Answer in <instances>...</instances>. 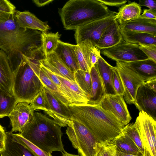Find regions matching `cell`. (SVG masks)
I'll list each match as a JSON object with an SVG mask.
<instances>
[{"mask_svg": "<svg viewBox=\"0 0 156 156\" xmlns=\"http://www.w3.org/2000/svg\"><path fill=\"white\" fill-rule=\"evenodd\" d=\"M16 11L15 6L9 1L0 0V24L7 20Z\"/></svg>", "mask_w": 156, "mask_h": 156, "instance_id": "d590c367", "label": "cell"}, {"mask_svg": "<svg viewBox=\"0 0 156 156\" xmlns=\"http://www.w3.org/2000/svg\"><path fill=\"white\" fill-rule=\"evenodd\" d=\"M75 82L80 88L87 94L89 100L92 90V82L89 72L78 70L74 73Z\"/></svg>", "mask_w": 156, "mask_h": 156, "instance_id": "d6a6232c", "label": "cell"}, {"mask_svg": "<svg viewBox=\"0 0 156 156\" xmlns=\"http://www.w3.org/2000/svg\"><path fill=\"white\" fill-rule=\"evenodd\" d=\"M115 12L98 0H70L58 12L64 28L74 30Z\"/></svg>", "mask_w": 156, "mask_h": 156, "instance_id": "277c9868", "label": "cell"}, {"mask_svg": "<svg viewBox=\"0 0 156 156\" xmlns=\"http://www.w3.org/2000/svg\"><path fill=\"white\" fill-rule=\"evenodd\" d=\"M62 156H80L79 155H76L75 154H72L66 152L65 153L62 154Z\"/></svg>", "mask_w": 156, "mask_h": 156, "instance_id": "f907efd6", "label": "cell"}, {"mask_svg": "<svg viewBox=\"0 0 156 156\" xmlns=\"http://www.w3.org/2000/svg\"><path fill=\"white\" fill-rule=\"evenodd\" d=\"M115 156H145L142 155H137L126 154L116 150Z\"/></svg>", "mask_w": 156, "mask_h": 156, "instance_id": "681fc988", "label": "cell"}, {"mask_svg": "<svg viewBox=\"0 0 156 156\" xmlns=\"http://www.w3.org/2000/svg\"><path fill=\"white\" fill-rule=\"evenodd\" d=\"M61 127L47 115L34 112L32 119L19 134L47 153L59 151L63 154L66 151Z\"/></svg>", "mask_w": 156, "mask_h": 156, "instance_id": "3957f363", "label": "cell"}, {"mask_svg": "<svg viewBox=\"0 0 156 156\" xmlns=\"http://www.w3.org/2000/svg\"><path fill=\"white\" fill-rule=\"evenodd\" d=\"M145 81L156 77V62L148 58L129 62H122Z\"/></svg>", "mask_w": 156, "mask_h": 156, "instance_id": "d6986e66", "label": "cell"}, {"mask_svg": "<svg viewBox=\"0 0 156 156\" xmlns=\"http://www.w3.org/2000/svg\"><path fill=\"white\" fill-rule=\"evenodd\" d=\"M6 137V132L0 124V152L3 151L5 148Z\"/></svg>", "mask_w": 156, "mask_h": 156, "instance_id": "bcb514c9", "label": "cell"}, {"mask_svg": "<svg viewBox=\"0 0 156 156\" xmlns=\"http://www.w3.org/2000/svg\"><path fill=\"white\" fill-rule=\"evenodd\" d=\"M14 16L19 26L23 28L47 32L50 29L47 23L38 19L29 11L21 12L16 10Z\"/></svg>", "mask_w": 156, "mask_h": 156, "instance_id": "2e32d148", "label": "cell"}, {"mask_svg": "<svg viewBox=\"0 0 156 156\" xmlns=\"http://www.w3.org/2000/svg\"><path fill=\"white\" fill-rule=\"evenodd\" d=\"M141 12V7L138 3L130 2L121 6L115 16V19L120 25L138 17Z\"/></svg>", "mask_w": 156, "mask_h": 156, "instance_id": "484cf974", "label": "cell"}, {"mask_svg": "<svg viewBox=\"0 0 156 156\" xmlns=\"http://www.w3.org/2000/svg\"><path fill=\"white\" fill-rule=\"evenodd\" d=\"M76 45L59 40L54 52L74 73L79 69L75 52Z\"/></svg>", "mask_w": 156, "mask_h": 156, "instance_id": "e0dca14e", "label": "cell"}, {"mask_svg": "<svg viewBox=\"0 0 156 156\" xmlns=\"http://www.w3.org/2000/svg\"><path fill=\"white\" fill-rule=\"evenodd\" d=\"M116 13L115 12L95 20L76 29L74 37L76 44L89 40L95 46L104 32L115 20Z\"/></svg>", "mask_w": 156, "mask_h": 156, "instance_id": "ba28073f", "label": "cell"}, {"mask_svg": "<svg viewBox=\"0 0 156 156\" xmlns=\"http://www.w3.org/2000/svg\"><path fill=\"white\" fill-rule=\"evenodd\" d=\"M18 103L13 94L0 86V118L8 116Z\"/></svg>", "mask_w": 156, "mask_h": 156, "instance_id": "f1b7e54d", "label": "cell"}, {"mask_svg": "<svg viewBox=\"0 0 156 156\" xmlns=\"http://www.w3.org/2000/svg\"><path fill=\"white\" fill-rule=\"evenodd\" d=\"M68 106L72 120L85 126L98 143H110L122 133L125 126L112 113L98 105L86 104Z\"/></svg>", "mask_w": 156, "mask_h": 156, "instance_id": "7a4b0ae2", "label": "cell"}, {"mask_svg": "<svg viewBox=\"0 0 156 156\" xmlns=\"http://www.w3.org/2000/svg\"><path fill=\"white\" fill-rule=\"evenodd\" d=\"M90 74L92 82L91 97L87 104L98 105L106 95L104 86L98 71L94 65L91 69Z\"/></svg>", "mask_w": 156, "mask_h": 156, "instance_id": "cb8c5ba5", "label": "cell"}, {"mask_svg": "<svg viewBox=\"0 0 156 156\" xmlns=\"http://www.w3.org/2000/svg\"><path fill=\"white\" fill-rule=\"evenodd\" d=\"M122 39L134 44H156V35L145 32L121 30Z\"/></svg>", "mask_w": 156, "mask_h": 156, "instance_id": "d4e9b609", "label": "cell"}, {"mask_svg": "<svg viewBox=\"0 0 156 156\" xmlns=\"http://www.w3.org/2000/svg\"><path fill=\"white\" fill-rule=\"evenodd\" d=\"M55 75L69 88L72 93L76 105L87 104L89 101L88 97L75 82L69 80L60 76Z\"/></svg>", "mask_w": 156, "mask_h": 156, "instance_id": "4dcf8cb0", "label": "cell"}, {"mask_svg": "<svg viewBox=\"0 0 156 156\" xmlns=\"http://www.w3.org/2000/svg\"><path fill=\"white\" fill-rule=\"evenodd\" d=\"M140 49L148 58L156 62V44H138Z\"/></svg>", "mask_w": 156, "mask_h": 156, "instance_id": "b9f144b4", "label": "cell"}, {"mask_svg": "<svg viewBox=\"0 0 156 156\" xmlns=\"http://www.w3.org/2000/svg\"><path fill=\"white\" fill-rule=\"evenodd\" d=\"M134 104L140 112H145L156 120V91L144 82L138 87Z\"/></svg>", "mask_w": 156, "mask_h": 156, "instance_id": "4fadbf2b", "label": "cell"}, {"mask_svg": "<svg viewBox=\"0 0 156 156\" xmlns=\"http://www.w3.org/2000/svg\"><path fill=\"white\" fill-rule=\"evenodd\" d=\"M30 105L34 112L37 110H42L43 112L45 111V101L42 90L31 101Z\"/></svg>", "mask_w": 156, "mask_h": 156, "instance_id": "60d3db41", "label": "cell"}, {"mask_svg": "<svg viewBox=\"0 0 156 156\" xmlns=\"http://www.w3.org/2000/svg\"><path fill=\"white\" fill-rule=\"evenodd\" d=\"M95 66L101 79L106 94H116L113 83L112 73L114 67L109 64L101 56Z\"/></svg>", "mask_w": 156, "mask_h": 156, "instance_id": "44dd1931", "label": "cell"}, {"mask_svg": "<svg viewBox=\"0 0 156 156\" xmlns=\"http://www.w3.org/2000/svg\"><path fill=\"white\" fill-rule=\"evenodd\" d=\"M40 65L38 61L21 58L13 73V92L18 103L30 104L42 90L44 86L37 74Z\"/></svg>", "mask_w": 156, "mask_h": 156, "instance_id": "5b68a950", "label": "cell"}, {"mask_svg": "<svg viewBox=\"0 0 156 156\" xmlns=\"http://www.w3.org/2000/svg\"><path fill=\"white\" fill-rule=\"evenodd\" d=\"M116 147V150L129 154L141 155L135 143L127 134L122 132L111 142Z\"/></svg>", "mask_w": 156, "mask_h": 156, "instance_id": "4316f807", "label": "cell"}, {"mask_svg": "<svg viewBox=\"0 0 156 156\" xmlns=\"http://www.w3.org/2000/svg\"><path fill=\"white\" fill-rule=\"evenodd\" d=\"M116 149L112 143H99V148L96 156H115Z\"/></svg>", "mask_w": 156, "mask_h": 156, "instance_id": "74e56055", "label": "cell"}, {"mask_svg": "<svg viewBox=\"0 0 156 156\" xmlns=\"http://www.w3.org/2000/svg\"><path fill=\"white\" fill-rule=\"evenodd\" d=\"M113 83L117 94L123 96L124 89L122 81L117 69L114 67L112 73Z\"/></svg>", "mask_w": 156, "mask_h": 156, "instance_id": "ab89813d", "label": "cell"}, {"mask_svg": "<svg viewBox=\"0 0 156 156\" xmlns=\"http://www.w3.org/2000/svg\"><path fill=\"white\" fill-rule=\"evenodd\" d=\"M5 147L0 152L1 156H36L14 137L12 132H6Z\"/></svg>", "mask_w": 156, "mask_h": 156, "instance_id": "ffe728a7", "label": "cell"}, {"mask_svg": "<svg viewBox=\"0 0 156 156\" xmlns=\"http://www.w3.org/2000/svg\"><path fill=\"white\" fill-rule=\"evenodd\" d=\"M122 132L130 137L138 147L141 155L147 156L135 122L133 124H128L125 126Z\"/></svg>", "mask_w": 156, "mask_h": 156, "instance_id": "836d02e7", "label": "cell"}, {"mask_svg": "<svg viewBox=\"0 0 156 156\" xmlns=\"http://www.w3.org/2000/svg\"><path fill=\"white\" fill-rule=\"evenodd\" d=\"M37 74L44 87L48 90L59 101L66 106L72 105L68 99L43 72L41 67V65Z\"/></svg>", "mask_w": 156, "mask_h": 156, "instance_id": "83f0119b", "label": "cell"}, {"mask_svg": "<svg viewBox=\"0 0 156 156\" xmlns=\"http://www.w3.org/2000/svg\"><path fill=\"white\" fill-rule=\"evenodd\" d=\"M115 67L123 83L124 99L128 104H134L137 89L145 81L122 62H116Z\"/></svg>", "mask_w": 156, "mask_h": 156, "instance_id": "8fae6325", "label": "cell"}, {"mask_svg": "<svg viewBox=\"0 0 156 156\" xmlns=\"http://www.w3.org/2000/svg\"><path fill=\"white\" fill-rule=\"evenodd\" d=\"M61 35L55 33L42 32V48L45 58L54 52Z\"/></svg>", "mask_w": 156, "mask_h": 156, "instance_id": "1f68e13d", "label": "cell"}, {"mask_svg": "<svg viewBox=\"0 0 156 156\" xmlns=\"http://www.w3.org/2000/svg\"><path fill=\"white\" fill-rule=\"evenodd\" d=\"M122 39L120 25L115 20L104 32L95 46L100 50L109 48L118 44Z\"/></svg>", "mask_w": 156, "mask_h": 156, "instance_id": "ac0fdd59", "label": "cell"}, {"mask_svg": "<svg viewBox=\"0 0 156 156\" xmlns=\"http://www.w3.org/2000/svg\"><path fill=\"white\" fill-rule=\"evenodd\" d=\"M42 90L45 107L44 112L61 127L67 126L72 120L71 113L68 106L62 104L44 87Z\"/></svg>", "mask_w": 156, "mask_h": 156, "instance_id": "30bf717a", "label": "cell"}, {"mask_svg": "<svg viewBox=\"0 0 156 156\" xmlns=\"http://www.w3.org/2000/svg\"><path fill=\"white\" fill-rule=\"evenodd\" d=\"M135 122L146 156H156V121L142 111Z\"/></svg>", "mask_w": 156, "mask_h": 156, "instance_id": "9c48e42d", "label": "cell"}, {"mask_svg": "<svg viewBox=\"0 0 156 156\" xmlns=\"http://www.w3.org/2000/svg\"><path fill=\"white\" fill-rule=\"evenodd\" d=\"M75 52L78 62L79 69L90 73L91 69L83 54L80 46L78 44L76 45Z\"/></svg>", "mask_w": 156, "mask_h": 156, "instance_id": "f35d334b", "label": "cell"}, {"mask_svg": "<svg viewBox=\"0 0 156 156\" xmlns=\"http://www.w3.org/2000/svg\"><path fill=\"white\" fill-rule=\"evenodd\" d=\"M41 67L45 74L68 99L72 104L76 105L72 93L67 86L62 82L55 75L41 64Z\"/></svg>", "mask_w": 156, "mask_h": 156, "instance_id": "e575fe53", "label": "cell"}, {"mask_svg": "<svg viewBox=\"0 0 156 156\" xmlns=\"http://www.w3.org/2000/svg\"><path fill=\"white\" fill-rule=\"evenodd\" d=\"M145 82L152 89L156 91V77L149 80Z\"/></svg>", "mask_w": 156, "mask_h": 156, "instance_id": "c3c4849f", "label": "cell"}, {"mask_svg": "<svg viewBox=\"0 0 156 156\" xmlns=\"http://www.w3.org/2000/svg\"><path fill=\"white\" fill-rule=\"evenodd\" d=\"M12 135L17 141L27 148L35 156H52L51 154L47 153L44 151L39 148L23 137L19 133L14 134L12 133Z\"/></svg>", "mask_w": 156, "mask_h": 156, "instance_id": "8d00e7d4", "label": "cell"}, {"mask_svg": "<svg viewBox=\"0 0 156 156\" xmlns=\"http://www.w3.org/2000/svg\"><path fill=\"white\" fill-rule=\"evenodd\" d=\"M138 4L140 7L145 6L148 7L149 9L156 10V0H140Z\"/></svg>", "mask_w": 156, "mask_h": 156, "instance_id": "f6af8a7d", "label": "cell"}, {"mask_svg": "<svg viewBox=\"0 0 156 156\" xmlns=\"http://www.w3.org/2000/svg\"><path fill=\"white\" fill-rule=\"evenodd\" d=\"M105 5L119 7L125 4L127 1L119 0H98Z\"/></svg>", "mask_w": 156, "mask_h": 156, "instance_id": "7bdbcfd3", "label": "cell"}, {"mask_svg": "<svg viewBox=\"0 0 156 156\" xmlns=\"http://www.w3.org/2000/svg\"><path fill=\"white\" fill-rule=\"evenodd\" d=\"M80 46L83 54L91 69L97 63L101 55V50L90 40H86L77 44Z\"/></svg>", "mask_w": 156, "mask_h": 156, "instance_id": "f546056e", "label": "cell"}, {"mask_svg": "<svg viewBox=\"0 0 156 156\" xmlns=\"http://www.w3.org/2000/svg\"><path fill=\"white\" fill-rule=\"evenodd\" d=\"M14 14L7 20L0 24V50L7 55L13 73L22 55L42 48V32L20 27Z\"/></svg>", "mask_w": 156, "mask_h": 156, "instance_id": "6da1fadb", "label": "cell"}, {"mask_svg": "<svg viewBox=\"0 0 156 156\" xmlns=\"http://www.w3.org/2000/svg\"><path fill=\"white\" fill-rule=\"evenodd\" d=\"M34 112L29 103H18L8 116L12 127L11 131L20 133L32 119Z\"/></svg>", "mask_w": 156, "mask_h": 156, "instance_id": "5bb4252c", "label": "cell"}, {"mask_svg": "<svg viewBox=\"0 0 156 156\" xmlns=\"http://www.w3.org/2000/svg\"><path fill=\"white\" fill-rule=\"evenodd\" d=\"M53 0H33L32 1L36 5L39 7L43 6L52 2Z\"/></svg>", "mask_w": 156, "mask_h": 156, "instance_id": "7dc6e473", "label": "cell"}, {"mask_svg": "<svg viewBox=\"0 0 156 156\" xmlns=\"http://www.w3.org/2000/svg\"><path fill=\"white\" fill-rule=\"evenodd\" d=\"M101 53L116 62H129L148 58L138 44L130 43L123 39L115 45L101 50Z\"/></svg>", "mask_w": 156, "mask_h": 156, "instance_id": "52a82bcc", "label": "cell"}, {"mask_svg": "<svg viewBox=\"0 0 156 156\" xmlns=\"http://www.w3.org/2000/svg\"><path fill=\"white\" fill-rule=\"evenodd\" d=\"M40 63L55 75L75 82L74 73L55 52L41 60Z\"/></svg>", "mask_w": 156, "mask_h": 156, "instance_id": "9a60e30c", "label": "cell"}, {"mask_svg": "<svg viewBox=\"0 0 156 156\" xmlns=\"http://www.w3.org/2000/svg\"><path fill=\"white\" fill-rule=\"evenodd\" d=\"M138 17L143 18L152 19L156 20V10H152L150 9H144L143 10V13Z\"/></svg>", "mask_w": 156, "mask_h": 156, "instance_id": "ee69618b", "label": "cell"}, {"mask_svg": "<svg viewBox=\"0 0 156 156\" xmlns=\"http://www.w3.org/2000/svg\"><path fill=\"white\" fill-rule=\"evenodd\" d=\"M67 126L66 134L80 156H96L99 143L90 130L81 123L73 120L70 121Z\"/></svg>", "mask_w": 156, "mask_h": 156, "instance_id": "8992f818", "label": "cell"}, {"mask_svg": "<svg viewBox=\"0 0 156 156\" xmlns=\"http://www.w3.org/2000/svg\"><path fill=\"white\" fill-rule=\"evenodd\" d=\"M122 95L106 94L98 105L113 114L124 126L132 119Z\"/></svg>", "mask_w": 156, "mask_h": 156, "instance_id": "7c38bea8", "label": "cell"}, {"mask_svg": "<svg viewBox=\"0 0 156 156\" xmlns=\"http://www.w3.org/2000/svg\"><path fill=\"white\" fill-rule=\"evenodd\" d=\"M13 74L7 55L0 50V86L13 95Z\"/></svg>", "mask_w": 156, "mask_h": 156, "instance_id": "7402d4cb", "label": "cell"}, {"mask_svg": "<svg viewBox=\"0 0 156 156\" xmlns=\"http://www.w3.org/2000/svg\"><path fill=\"white\" fill-rule=\"evenodd\" d=\"M121 30L145 32L156 35V20L137 17L120 25Z\"/></svg>", "mask_w": 156, "mask_h": 156, "instance_id": "603a6c76", "label": "cell"}]
</instances>
